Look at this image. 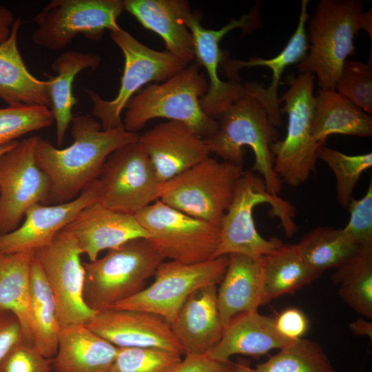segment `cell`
Returning a JSON list of instances; mask_svg holds the SVG:
<instances>
[{"instance_id":"cell-2","label":"cell","mask_w":372,"mask_h":372,"mask_svg":"<svg viewBox=\"0 0 372 372\" xmlns=\"http://www.w3.org/2000/svg\"><path fill=\"white\" fill-rule=\"evenodd\" d=\"M207 90V79L193 61L163 83L148 85L135 94L125 108L123 127L137 133L149 121L164 118L182 122L206 138L219 127L218 121L207 116L200 104Z\"/></svg>"},{"instance_id":"cell-8","label":"cell","mask_w":372,"mask_h":372,"mask_svg":"<svg viewBox=\"0 0 372 372\" xmlns=\"http://www.w3.org/2000/svg\"><path fill=\"white\" fill-rule=\"evenodd\" d=\"M287 80L289 87L280 98L288 116L287 134L271 149L274 170L282 183L298 187L316 173L317 152L323 144L317 143L311 132L315 76L300 73L297 77L289 75Z\"/></svg>"},{"instance_id":"cell-9","label":"cell","mask_w":372,"mask_h":372,"mask_svg":"<svg viewBox=\"0 0 372 372\" xmlns=\"http://www.w3.org/2000/svg\"><path fill=\"white\" fill-rule=\"evenodd\" d=\"M110 36L124 56L118 93L112 100L107 101L92 90H85L93 104L92 116L100 121L103 130L123 125L122 112L141 87L152 81L163 82L189 64L167 51L147 47L121 28L110 32Z\"/></svg>"},{"instance_id":"cell-35","label":"cell","mask_w":372,"mask_h":372,"mask_svg":"<svg viewBox=\"0 0 372 372\" xmlns=\"http://www.w3.org/2000/svg\"><path fill=\"white\" fill-rule=\"evenodd\" d=\"M254 369L255 372H335L321 346L304 338L279 349Z\"/></svg>"},{"instance_id":"cell-30","label":"cell","mask_w":372,"mask_h":372,"mask_svg":"<svg viewBox=\"0 0 372 372\" xmlns=\"http://www.w3.org/2000/svg\"><path fill=\"white\" fill-rule=\"evenodd\" d=\"M34 251L0 254V311L16 316L25 341L32 344L30 280Z\"/></svg>"},{"instance_id":"cell-18","label":"cell","mask_w":372,"mask_h":372,"mask_svg":"<svg viewBox=\"0 0 372 372\" xmlns=\"http://www.w3.org/2000/svg\"><path fill=\"white\" fill-rule=\"evenodd\" d=\"M99 198L96 180L69 202L34 205L15 230L0 235V254L36 251L49 245L83 209L99 202Z\"/></svg>"},{"instance_id":"cell-37","label":"cell","mask_w":372,"mask_h":372,"mask_svg":"<svg viewBox=\"0 0 372 372\" xmlns=\"http://www.w3.org/2000/svg\"><path fill=\"white\" fill-rule=\"evenodd\" d=\"M54 117L45 106L16 105L0 108V146L52 125Z\"/></svg>"},{"instance_id":"cell-48","label":"cell","mask_w":372,"mask_h":372,"mask_svg":"<svg viewBox=\"0 0 372 372\" xmlns=\"http://www.w3.org/2000/svg\"><path fill=\"white\" fill-rule=\"evenodd\" d=\"M19 141H14L4 145L0 146V156L16 145Z\"/></svg>"},{"instance_id":"cell-17","label":"cell","mask_w":372,"mask_h":372,"mask_svg":"<svg viewBox=\"0 0 372 372\" xmlns=\"http://www.w3.org/2000/svg\"><path fill=\"white\" fill-rule=\"evenodd\" d=\"M85 325L118 348H156L185 355L171 324L148 311L108 309Z\"/></svg>"},{"instance_id":"cell-39","label":"cell","mask_w":372,"mask_h":372,"mask_svg":"<svg viewBox=\"0 0 372 372\" xmlns=\"http://www.w3.org/2000/svg\"><path fill=\"white\" fill-rule=\"evenodd\" d=\"M335 90L366 113L371 114V65L347 59L342 68Z\"/></svg>"},{"instance_id":"cell-44","label":"cell","mask_w":372,"mask_h":372,"mask_svg":"<svg viewBox=\"0 0 372 372\" xmlns=\"http://www.w3.org/2000/svg\"><path fill=\"white\" fill-rule=\"evenodd\" d=\"M22 340H25L18 319L10 311H0V360Z\"/></svg>"},{"instance_id":"cell-16","label":"cell","mask_w":372,"mask_h":372,"mask_svg":"<svg viewBox=\"0 0 372 372\" xmlns=\"http://www.w3.org/2000/svg\"><path fill=\"white\" fill-rule=\"evenodd\" d=\"M39 138L19 141L0 156V235L15 230L30 207L47 203L50 183L34 157Z\"/></svg>"},{"instance_id":"cell-21","label":"cell","mask_w":372,"mask_h":372,"mask_svg":"<svg viewBox=\"0 0 372 372\" xmlns=\"http://www.w3.org/2000/svg\"><path fill=\"white\" fill-rule=\"evenodd\" d=\"M217 289V285H208L194 291L171 324L185 355H206L221 338L224 327L218 309Z\"/></svg>"},{"instance_id":"cell-26","label":"cell","mask_w":372,"mask_h":372,"mask_svg":"<svg viewBox=\"0 0 372 372\" xmlns=\"http://www.w3.org/2000/svg\"><path fill=\"white\" fill-rule=\"evenodd\" d=\"M308 3V0L301 1L297 28L286 45L276 56L270 59L254 57L248 61L225 57L220 63L225 75L234 81H240L238 72L242 68L265 66L272 71L271 83L265 90L264 106L269 120L275 127L281 123L282 112L280 107V98L278 96V87L281 76L288 66L300 63L307 53L306 23L309 17L307 11Z\"/></svg>"},{"instance_id":"cell-41","label":"cell","mask_w":372,"mask_h":372,"mask_svg":"<svg viewBox=\"0 0 372 372\" xmlns=\"http://www.w3.org/2000/svg\"><path fill=\"white\" fill-rule=\"evenodd\" d=\"M52 358L42 355L25 340L17 343L0 360V372H50Z\"/></svg>"},{"instance_id":"cell-22","label":"cell","mask_w":372,"mask_h":372,"mask_svg":"<svg viewBox=\"0 0 372 372\" xmlns=\"http://www.w3.org/2000/svg\"><path fill=\"white\" fill-rule=\"evenodd\" d=\"M123 10L133 15L146 29L164 41L167 52L191 63L195 59L193 39L184 23L189 11L183 0H125Z\"/></svg>"},{"instance_id":"cell-28","label":"cell","mask_w":372,"mask_h":372,"mask_svg":"<svg viewBox=\"0 0 372 372\" xmlns=\"http://www.w3.org/2000/svg\"><path fill=\"white\" fill-rule=\"evenodd\" d=\"M311 132L320 144L335 134L369 137L372 117L335 90H320L314 97Z\"/></svg>"},{"instance_id":"cell-27","label":"cell","mask_w":372,"mask_h":372,"mask_svg":"<svg viewBox=\"0 0 372 372\" xmlns=\"http://www.w3.org/2000/svg\"><path fill=\"white\" fill-rule=\"evenodd\" d=\"M21 25V19H16L9 37L0 43V99L8 105L50 108L49 80H40L32 75L19 50Z\"/></svg>"},{"instance_id":"cell-46","label":"cell","mask_w":372,"mask_h":372,"mask_svg":"<svg viewBox=\"0 0 372 372\" xmlns=\"http://www.w3.org/2000/svg\"><path fill=\"white\" fill-rule=\"evenodd\" d=\"M351 331L356 335L372 338V322L369 320L360 318L349 324Z\"/></svg>"},{"instance_id":"cell-14","label":"cell","mask_w":372,"mask_h":372,"mask_svg":"<svg viewBox=\"0 0 372 372\" xmlns=\"http://www.w3.org/2000/svg\"><path fill=\"white\" fill-rule=\"evenodd\" d=\"M198 15L190 10L184 18V23L193 39L195 59L205 68L208 77V90L200 99L204 112L211 118L218 117L236 101L245 95H251L252 82L223 81L219 77V67L225 59V52L220 48L222 39L230 31L243 28L251 31L260 25L259 8L252 9L238 19H232L218 30L205 28Z\"/></svg>"},{"instance_id":"cell-25","label":"cell","mask_w":372,"mask_h":372,"mask_svg":"<svg viewBox=\"0 0 372 372\" xmlns=\"http://www.w3.org/2000/svg\"><path fill=\"white\" fill-rule=\"evenodd\" d=\"M116 347L85 324L61 329L56 353L52 358L55 372H109Z\"/></svg>"},{"instance_id":"cell-32","label":"cell","mask_w":372,"mask_h":372,"mask_svg":"<svg viewBox=\"0 0 372 372\" xmlns=\"http://www.w3.org/2000/svg\"><path fill=\"white\" fill-rule=\"evenodd\" d=\"M261 259L266 303L292 293L318 277L302 260L294 245L283 244Z\"/></svg>"},{"instance_id":"cell-36","label":"cell","mask_w":372,"mask_h":372,"mask_svg":"<svg viewBox=\"0 0 372 372\" xmlns=\"http://www.w3.org/2000/svg\"><path fill=\"white\" fill-rule=\"evenodd\" d=\"M317 157L333 172L337 201L343 208H347L361 174L372 167V153L348 155L323 144L318 149Z\"/></svg>"},{"instance_id":"cell-45","label":"cell","mask_w":372,"mask_h":372,"mask_svg":"<svg viewBox=\"0 0 372 372\" xmlns=\"http://www.w3.org/2000/svg\"><path fill=\"white\" fill-rule=\"evenodd\" d=\"M15 19L14 13L10 9L0 5V43L9 37Z\"/></svg>"},{"instance_id":"cell-7","label":"cell","mask_w":372,"mask_h":372,"mask_svg":"<svg viewBox=\"0 0 372 372\" xmlns=\"http://www.w3.org/2000/svg\"><path fill=\"white\" fill-rule=\"evenodd\" d=\"M243 172L242 165L209 156L162 183L159 200L184 214L220 227Z\"/></svg>"},{"instance_id":"cell-15","label":"cell","mask_w":372,"mask_h":372,"mask_svg":"<svg viewBox=\"0 0 372 372\" xmlns=\"http://www.w3.org/2000/svg\"><path fill=\"white\" fill-rule=\"evenodd\" d=\"M83 254L76 238L61 231L48 245L34 251L54 298L61 329L86 324L96 314L83 300Z\"/></svg>"},{"instance_id":"cell-33","label":"cell","mask_w":372,"mask_h":372,"mask_svg":"<svg viewBox=\"0 0 372 372\" xmlns=\"http://www.w3.org/2000/svg\"><path fill=\"white\" fill-rule=\"evenodd\" d=\"M294 245L304 262L318 276L344 264L360 247L347 237L342 229L331 227L314 228Z\"/></svg>"},{"instance_id":"cell-3","label":"cell","mask_w":372,"mask_h":372,"mask_svg":"<svg viewBox=\"0 0 372 372\" xmlns=\"http://www.w3.org/2000/svg\"><path fill=\"white\" fill-rule=\"evenodd\" d=\"M218 118L217 132L204 138L210 154H215L223 161L242 166L244 147H250L254 154L251 170L260 174L269 193L278 196L282 181L274 170L271 147L278 141L279 132L269 120L265 106L256 98L245 95Z\"/></svg>"},{"instance_id":"cell-13","label":"cell","mask_w":372,"mask_h":372,"mask_svg":"<svg viewBox=\"0 0 372 372\" xmlns=\"http://www.w3.org/2000/svg\"><path fill=\"white\" fill-rule=\"evenodd\" d=\"M104 207L134 215L159 199V180L138 141L126 144L107 158L97 179Z\"/></svg>"},{"instance_id":"cell-11","label":"cell","mask_w":372,"mask_h":372,"mask_svg":"<svg viewBox=\"0 0 372 372\" xmlns=\"http://www.w3.org/2000/svg\"><path fill=\"white\" fill-rule=\"evenodd\" d=\"M228 260V256H221L194 264L163 261L154 275V281L149 286L110 309L148 311L161 316L171 324L194 291L205 286L220 284Z\"/></svg>"},{"instance_id":"cell-31","label":"cell","mask_w":372,"mask_h":372,"mask_svg":"<svg viewBox=\"0 0 372 372\" xmlns=\"http://www.w3.org/2000/svg\"><path fill=\"white\" fill-rule=\"evenodd\" d=\"M30 314L32 345L44 357L52 358L56 353L61 328L54 296L34 256L30 270Z\"/></svg>"},{"instance_id":"cell-38","label":"cell","mask_w":372,"mask_h":372,"mask_svg":"<svg viewBox=\"0 0 372 372\" xmlns=\"http://www.w3.org/2000/svg\"><path fill=\"white\" fill-rule=\"evenodd\" d=\"M181 356L156 348H118L109 372H173Z\"/></svg>"},{"instance_id":"cell-19","label":"cell","mask_w":372,"mask_h":372,"mask_svg":"<svg viewBox=\"0 0 372 372\" xmlns=\"http://www.w3.org/2000/svg\"><path fill=\"white\" fill-rule=\"evenodd\" d=\"M158 178L163 183L209 156L205 139L186 124L168 121L138 136Z\"/></svg>"},{"instance_id":"cell-24","label":"cell","mask_w":372,"mask_h":372,"mask_svg":"<svg viewBox=\"0 0 372 372\" xmlns=\"http://www.w3.org/2000/svg\"><path fill=\"white\" fill-rule=\"evenodd\" d=\"M225 275L217 289V304L224 328L236 316L258 311L266 304L263 295L262 259L228 255Z\"/></svg>"},{"instance_id":"cell-43","label":"cell","mask_w":372,"mask_h":372,"mask_svg":"<svg viewBox=\"0 0 372 372\" xmlns=\"http://www.w3.org/2000/svg\"><path fill=\"white\" fill-rule=\"evenodd\" d=\"M234 363L214 360L207 355H185L173 372H234Z\"/></svg>"},{"instance_id":"cell-40","label":"cell","mask_w":372,"mask_h":372,"mask_svg":"<svg viewBox=\"0 0 372 372\" xmlns=\"http://www.w3.org/2000/svg\"><path fill=\"white\" fill-rule=\"evenodd\" d=\"M350 218L342 229L347 237L362 247L372 245V182L360 199L352 198L348 206Z\"/></svg>"},{"instance_id":"cell-5","label":"cell","mask_w":372,"mask_h":372,"mask_svg":"<svg viewBox=\"0 0 372 372\" xmlns=\"http://www.w3.org/2000/svg\"><path fill=\"white\" fill-rule=\"evenodd\" d=\"M262 203L271 206V211L279 218L286 236L294 234L297 228L293 221L294 207L278 196L269 193L262 178L253 171L243 172L223 218L219 245L212 258L232 254L260 258L284 244L276 237L265 239L257 231L254 209Z\"/></svg>"},{"instance_id":"cell-1","label":"cell","mask_w":372,"mask_h":372,"mask_svg":"<svg viewBox=\"0 0 372 372\" xmlns=\"http://www.w3.org/2000/svg\"><path fill=\"white\" fill-rule=\"evenodd\" d=\"M73 142L63 149L39 138L34 150L39 167L47 175L50 189L47 203L59 204L76 198L96 180L108 156L118 148L138 141L139 134L123 125L103 130L93 116L73 117Z\"/></svg>"},{"instance_id":"cell-23","label":"cell","mask_w":372,"mask_h":372,"mask_svg":"<svg viewBox=\"0 0 372 372\" xmlns=\"http://www.w3.org/2000/svg\"><path fill=\"white\" fill-rule=\"evenodd\" d=\"M294 341L278 332L272 318L258 311L242 313L231 320L219 342L206 355L227 362L234 355L258 357L272 349H281Z\"/></svg>"},{"instance_id":"cell-34","label":"cell","mask_w":372,"mask_h":372,"mask_svg":"<svg viewBox=\"0 0 372 372\" xmlns=\"http://www.w3.org/2000/svg\"><path fill=\"white\" fill-rule=\"evenodd\" d=\"M332 280L338 293L352 309L372 319V245L362 246L358 253L336 268Z\"/></svg>"},{"instance_id":"cell-42","label":"cell","mask_w":372,"mask_h":372,"mask_svg":"<svg viewBox=\"0 0 372 372\" xmlns=\"http://www.w3.org/2000/svg\"><path fill=\"white\" fill-rule=\"evenodd\" d=\"M274 320L278 332L292 340L302 338L309 328V321L305 314L294 307L285 309Z\"/></svg>"},{"instance_id":"cell-10","label":"cell","mask_w":372,"mask_h":372,"mask_svg":"<svg viewBox=\"0 0 372 372\" xmlns=\"http://www.w3.org/2000/svg\"><path fill=\"white\" fill-rule=\"evenodd\" d=\"M147 241L164 258L185 264L212 259L220 227L190 216L159 199L134 214Z\"/></svg>"},{"instance_id":"cell-4","label":"cell","mask_w":372,"mask_h":372,"mask_svg":"<svg viewBox=\"0 0 372 372\" xmlns=\"http://www.w3.org/2000/svg\"><path fill=\"white\" fill-rule=\"evenodd\" d=\"M363 3L358 0H321L307 30L308 50L298 63L300 73L317 77L320 90H335L342 68L355 52L363 29Z\"/></svg>"},{"instance_id":"cell-20","label":"cell","mask_w":372,"mask_h":372,"mask_svg":"<svg viewBox=\"0 0 372 372\" xmlns=\"http://www.w3.org/2000/svg\"><path fill=\"white\" fill-rule=\"evenodd\" d=\"M63 230L76 238L90 261L96 260L101 251L149 236L134 215L111 210L98 202L83 209Z\"/></svg>"},{"instance_id":"cell-29","label":"cell","mask_w":372,"mask_h":372,"mask_svg":"<svg viewBox=\"0 0 372 372\" xmlns=\"http://www.w3.org/2000/svg\"><path fill=\"white\" fill-rule=\"evenodd\" d=\"M101 60L100 56L94 53L70 50L62 53L52 63V69L56 75L48 79L49 96L59 147L63 144L66 131L74 117L72 108L77 103L72 93L74 79L84 70H95Z\"/></svg>"},{"instance_id":"cell-12","label":"cell","mask_w":372,"mask_h":372,"mask_svg":"<svg viewBox=\"0 0 372 372\" xmlns=\"http://www.w3.org/2000/svg\"><path fill=\"white\" fill-rule=\"evenodd\" d=\"M123 10L120 0H52L35 16V45L53 50L65 48L79 34L100 40L105 32L121 28L117 19Z\"/></svg>"},{"instance_id":"cell-6","label":"cell","mask_w":372,"mask_h":372,"mask_svg":"<svg viewBox=\"0 0 372 372\" xmlns=\"http://www.w3.org/2000/svg\"><path fill=\"white\" fill-rule=\"evenodd\" d=\"M164 260L147 239L137 238L109 249L94 261L83 262L85 304L99 312L133 296Z\"/></svg>"},{"instance_id":"cell-47","label":"cell","mask_w":372,"mask_h":372,"mask_svg":"<svg viewBox=\"0 0 372 372\" xmlns=\"http://www.w3.org/2000/svg\"><path fill=\"white\" fill-rule=\"evenodd\" d=\"M234 372H255L251 367L250 362L246 359L240 358L234 363Z\"/></svg>"}]
</instances>
